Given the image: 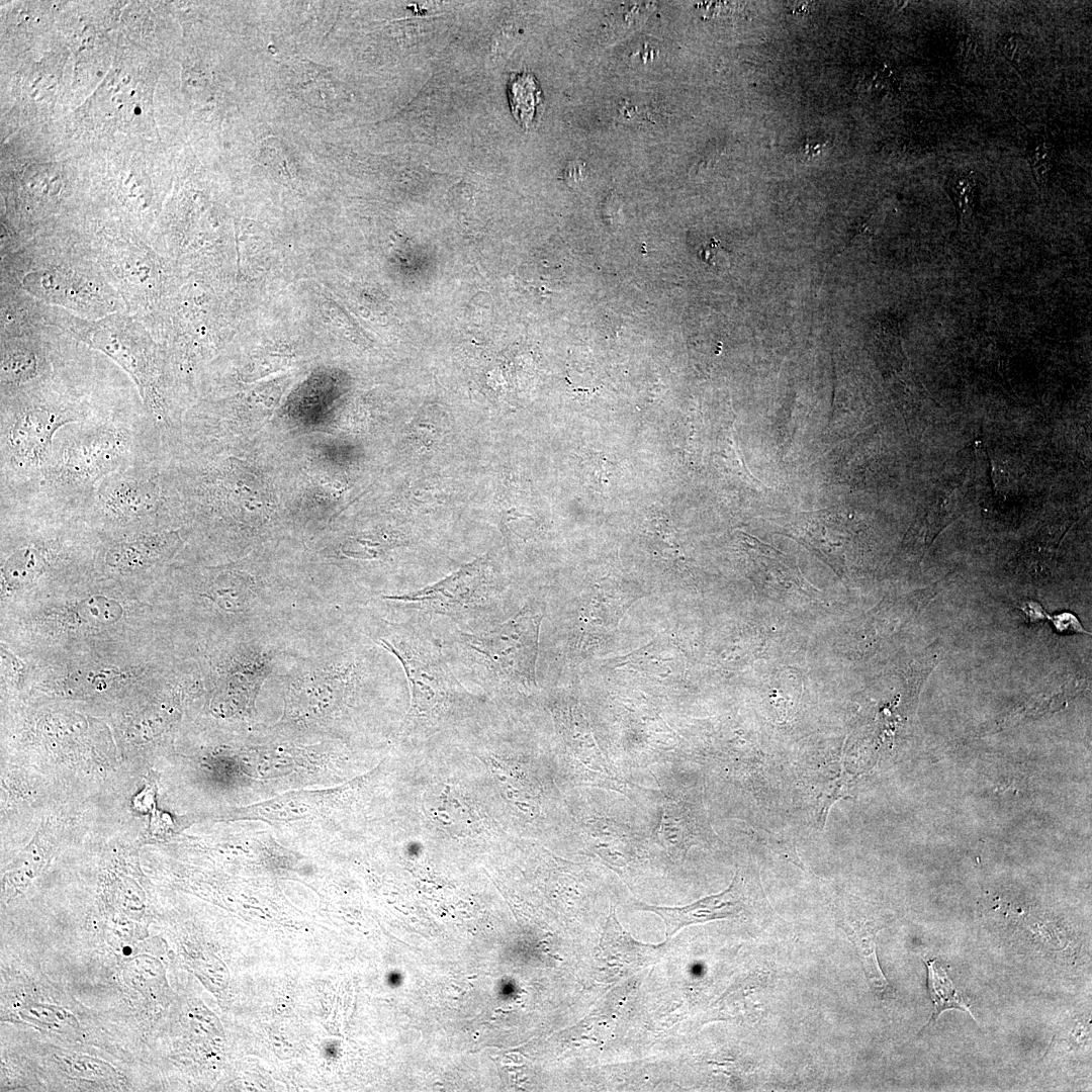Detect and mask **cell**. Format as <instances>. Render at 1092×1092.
<instances>
[{
  "mask_svg": "<svg viewBox=\"0 0 1092 1092\" xmlns=\"http://www.w3.org/2000/svg\"><path fill=\"white\" fill-rule=\"evenodd\" d=\"M1 287L87 320L127 312L86 238L34 237L1 252Z\"/></svg>",
  "mask_w": 1092,
  "mask_h": 1092,
  "instance_id": "6da1fadb",
  "label": "cell"
},
{
  "mask_svg": "<svg viewBox=\"0 0 1092 1092\" xmlns=\"http://www.w3.org/2000/svg\"><path fill=\"white\" fill-rule=\"evenodd\" d=\"M92 419L87 399L75 394L60 375L1 396L2 483L33 484L50 462L60 429Z\"/></svg>",
  "mask_w": 1092,
  "mask_h": 1092,
  "instance_id": "7a4b0ae2",
  "label": "cell"
},
{
  "mask_svg": "<svg viewBox=\"0 0 1092 1092\" xmlns=\"http://www.w3.org/2000/svg\"><path fill=\"white\" fill-rule=\"evenodd\" d=\"M429 617L389 625L378 641L403 667L411 690V708L404 721L410 734L429 736L445 725L468 716L476 699L455 675Z\"/></svg>",
  "mask_w": 1092,
  "mask_h": 1092,
  "instance_id": "3957f363",
  "label": "cell"
},
{
  "mask_svg": "<svg viewBox=\"0 0 1092 1092\" xmlns=\"http://www.w3.org/2000/svg\"><path fill=\"white\" fill-rule=\"evenodd\" d=\"M39 321L106 355L133 380L143 405L157 426L169 423L163 350L141 315L112 313L96 320L38 304Z\"/></svg>",
  "mask_w": 1092,
  "mask_h": 1092,
  "instance_id": "277c9868",
  "label": "cell"
},
{
  "mask_svg": "<svg viewBox=\"0 0 1092 1092\" xmlns=\"http://www.w3.org/2000/svg\"><path fill=\"white\" fill-rule=\"evenodd\" d=\"M142 436L115 416L79 424L58 446L34 482L53 502L89 503L106 476L146 455Z\"/></svg>",
  "mask_w": 1092,
  "mask_h": 1092,
  "instance_id": "5b68a950",
  "label": "cell"
},
{
  "mask_svg": "<svg viewBox=\"0 0 1092 1092\" xmlns=\"http://www.w3.org/2000/svg\"><path fill=\"white\" fill-rule=\"evenodd\" d=\"M543 617L544 608L532 602L486 630L465 632L455 628L441 639L445 655L454 667L484 685L499 690L530 689L536 685Z\"/></svg>",
  "mask_w": 1092,
  "mask_h": 1092,
  "instance_id": "8992f818",
  "label": "cell"
},
{
  "mask_svg": "<svg viewBox=\"0 0 1092 1092\" xmlns=\"http://www.w3.org/2000/svg\"><path fill=\"white\" fill-rule=\"evenodd\" d=\"M507 592L487 554L433 584L384 599L399 602L426 617L443 616L459 630L477 632L502 622Z\"/></svg>",
  "mask_w": 1092,
  "mask_h": 1092,
  "instance_id": "52a82bcc",
  "label": "cell"
},
{
  "mask_svg": "<svg viewBox=\"0 0 1092 1092\" xmlns=\"http://www.w3.org/2000/svg\"><path fill=\"white\" fill-rule=\"evenodd\" d=\"M86 239L127 312L145 314L168 294L167 262L147 240L115 228L96 229Z\"/></svg>",
  "mask_w": 1092,
  "mask_h": 1092,
  "instance_id": "ba28073f",
  "label": "cell"
},
{
  "mask_svg": "<svg viewBox=\"0 0 1092 1092\" xmlns=\"http://www.w3.org/2000/svg\"><path fill=\"white\" fill-rule=\"evenodd\" d=\"M154 458L148 452L98 483L89 504L103 520L129 524L159 516L170 494L159 459Z\"/></svg>",
  "mask_w": 1092,
  "mask_h": 1092,
  "instance_id": "9c48e42d",
  "label": "cell"
},
{
  "mask_svg": "<svg viewBox=\"0 0 1092 1092\" xmlns=\"http://www.w3.org/2000/svg\"><path fill=\"white\" fill-rule=\"evenodd\" d=\"M554 713L562 728L566 744L578 763L582 783L590 787H604L621 793L625 792L626 783L621 780L613 765L604 756L577 711L568 707H558Z\"/></svg>",
  "mask_w": 1092,
  "mask_h": 1092,
  "instance_id": "30bf717a",
  "label": "cell"
},
{
  "mask_svg": "<svg viewBox=\"0 0 1092 1092\" xmlns=\"http://www.w3.org/2000/svg\"><path fill=\"white\" fill-rule=\"evenodd\" d=\"M744 906L743 881L737 872L727 889L686 906L667 907L639 903L636 908L660 916L665 924L666 936H671L685 926L736 917L743 911Z\"/></svg>",
  "mask_w": 1092,
  "mask_h": 1092,
  "instance_id": "8fae6325",
  "label": "cell"
},
{
  "mask_svg": "<svg viewBox=\"0 0 1092 1092\" xmlns=\"http://www.w3.org/2000/svg\"><path fill=\"white\" fill-rule=\"evenodd\" d=\"M704 825L695 803L684 798H666L655 828V840L672 854H685L703 835Z\"/></svg>",
  "mask_w": 1092,
  "mask_h": 1092,
  "instance_id": "7c38bea8",
  "label": "cell"
},
{
  "mask_svg": "<svg viewBox=\"0 0 1092 1092\" xmlns=\"http://www.w3.org/2000/svg\"><path fill=\"white\" fill-rule=\"evenodd\" d=\"M589 850L614 868L633 860L642 844L631 827L607 817H590L583 825Z\"/></svg>",
  "mask_w": 1092,
  "mask_h": 1092,
  "instance_id": "4fadbf2b",
  "label": "cell"
},
{
  "mask_svg": "<svg viewBox=\"0 0 1092 1092\" xmlns=\"http://www.w3.org/2000/svg\"><path fill=\"white\" fill-rule=\"evenodd\" d=\"M173 533H156L117 543L108 548L105 561L109 566L135 570L164 559L174 548Z\"/></svg>",
  "mask_w": 1092,
  "mask_h": 1092,
  "instance_id": "5bb4252c",
  "label": "cell"
},
{
  "mask_svg": "<svg viewBox=\"0 0 1092 1092\" xmlns=\"http://www.w3.org/2000/svg\"><path fill=\"white\" fill-rule=\"evenodd\" d=\"M508 98L516 120L524 128H528L533 122L537 107L543 101L542 91L535 77L529 72L512 76L508 83Z\"/></svg>",
  "mask_w": 1092,
  "mask_h": 1092,
  "instance_id": "9a60e30c",
  "label": "cell"
},
{
  "mask_svg": "<svg viewBox=\"0 0 1092 1092\" xmlns=\"http://www.w3.org/2000/svg\"><path fill=\"white\" fill-rule=\"evenodd\" d=\"M925 964L928 970V988L934 1006L928 1023L936 1020L941 1012L948 1009L962 1010L972 1015L970 1006L954 987L946 971L935 960L927 961Z\"/></svg>",
  "mask_w": 1092,
  "mask_h": 1092,
  "instance_id": "2e32d148",
  "label": "cell"
},
{
  "mask_svg": "<svg viewBox=\"0 0 1092 1092\" xmlns=\"http://www.w3.org/2000/svg\"><path fill=\"white\" fill-rule=\"evenodd\" d=\"M946 191L953 202L958 221L965 223L970 220L977 208L978 202V179L974 171L958 170L952 172L946 182Z\"/></svg>",
  "mask_w": 1092,
  "mask_h": 1092,
  "instance_id": "e0dca14e",
  "label": "cell"
},
{
  "mask_svg": "<svg viewBox=\"0 0 1092 1092\" xmlns=\"http://www.w3.org/2000/svg\"><path fill=\"white\" fill-rule=\"evenodd\" d=\"M876 933L877 932L873 928L862 926L854 929L848 936L853 941L858 951L862 969L871 987L879 995H883L891 989V986L885 978L878 962L876 952Z\"/></svg>",
  "mask_w": 1092,
  "mask_h": 1092,
  "instance_id": "ac0fdd59",
  "label": "cell"
},
{
  "mask_svg": "<svg viewBox=\"0 0 1092 1092\" xmlns=\"http://www.w3.org/2000/svg\"><path fill=\"white\" fill-rule=\"evenodd\" d=\"M1025 158L1036 185L1045 187L1057 160V148L1053 139L1043 133L1030 135L1025 148Z\"/></svg>",
  "mask_w": 1092,
  "mask_h": 1092,
  "instance_id": "d6986e66",
  "label": "cell"
},
{
  "mask_svg": "<svg viewBox=\"0 0 1092 1092\" xmlns=\"http://www.w3.org/2000/svg\"><path fill=\"white\" fill-rule=\"evenodd\" d=\"M117 196L132 213L147 210L153 200L151 180L144 173L130 172L119 179Z\"/></svg>",
  "mask_w": 1092,
  "mask_h": 1092,
  "instance_id": "ffe728a7",
  "label": "cell"
},
{
  "mask_svg": "<svg viewBox=\"0 0 1092 1092\" xmlns=\"http://www.w3.org/2000/svg\"><path fill=\"white\" fill-rule=\"evenodd\" d=\"M856 88L862 95L882 98L895 93L898 90V82L890 68L885 64H878L863 71Z\"/></svg>",
  "mask_w": 1092,
  "mask_h": 1092,
  "instance_id": "44dd1931",
  "label": "cell"
},
{
  "mask_svg": "<svg viewBox=\"0 0 1092 1092\" xmlns=\"http://www.w3.org/2000/svg\"><path fill=\"white\" fill-rule=\"evenodd\" d=\"M998 48L1017 72L1022 74L1030 68L1032 61L1031 46L1024 35L1006 33L1001 36Z\"/></svg>",
  "mask_w": 1092,
  "mask_h": 1092,
  "instance_id": "7402d4cb",
  "label": "cell"
},
{
  "mask_svg": "<svg viewBox=\"0 0 1092 1092\" xmlns=\"http://www.w3.org/2000/svg\"><path fill=\"white\" fill-rule=\"evenodd\" d=\"M1049 620L1052 621L1054 627L1059 633L1064 634H1090L1081 625L1078 618L1069 612L1061 613L1058 615L1050 616Z\"/></svg>",
  "mask_w": 1092,
  "mask_h": 1092,
  "instance_id": "603a6c76",
  "label": "cell"
},
{
  "mask_svg": "<svg viewBox=\"0 0 1092 1092\" xmlns=\"http://www.w3.org/2000/svg\"><path fill=\"white\" fill-rule=\"evenodd\" d=\"M1020 609L1029 623H1036L1050 618V615L1035 602H1025L1020 606Z\"/></svg>",
  "mask_w": 1092,
  "mask_h": 1092,
  "instance_id": "cb8c5ba5",
  "label": "cell"
}]
</instances>
